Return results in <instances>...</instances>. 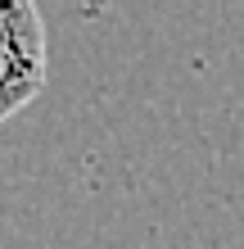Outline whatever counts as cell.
<instances>
[{
  "label": "cell",
  "instance_id": "6da1fadb",
  "mask_svg": "<svg viewBox=\"0 0 244 249\" xmlns=\"http://www.w3.org/2000/svg\"><path fill=\"white\" fill-rule=\"evenodd\" d=\"M46 86V23L32 0L0 9V118L27 109Z\"/></svg>",
  "mask_w": 244,
  "mask_h": 249
}]
</instances>
